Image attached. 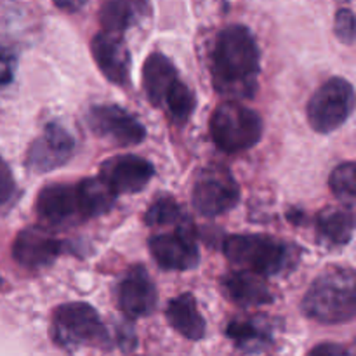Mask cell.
Returning <instances> with one entry per match:
<instances>
[{
	"label": "cell",
	"mask_w": 356,
	"mask_h": 356,
	"mask_svg": "<svg viewBox=\"0 0 356 356\" xmlns=\"http://www.w3.org/2000/svg\"><path fill=\"white\" fill-rule=\"evenodd\" d=\"M261 51L252 31L243 24H232L219 31L212 51V82L226 97L250 99L257 92Z\"/></svg>",
	"instance_id": "1"
},
{
	"label": "cell",
	"mask_w": 356,
	"mask_h": 356,
	"mask_svg": "<svg viewBox=\"0 0 356 356\" xmlns=\"http://www.w3.org/2000/svg\"><path fill=\"white\" fill-rule=\"evenodd\" d=\"M355 284L353 268H327L306 291L301 302L302 313L327 325L351 322L356 315Z\"/></svg>",
	"instance_id": "2"
},
{
	"label": "cell",
	"mask_w": 356,
	"mask_h": 356,
	"mask_svg": "<svg viewBox=\"0 0 356 356\" xmlns=\"http://www.w3.org/2000/svg\"><path fill=\"white\" fill-rule=\"evenodd\" d=\"M226 259L259 277L287 273L299 259V249L270 235H232L222 245Z\"/></svg>",
	"instance_id": "3"
},
{
	"label": "cell",
	"mask_w": 356,
	"mask_h": 356,
	"mask_svg": "<svg viewBox=\"0 0 356 356\" xmlns=\"http://www.w3.org/2000/svg\"><path fill=\"white\" fill-rule=\"evenodd\" d=\"M209 131L221 152L240 153L254 148L261 141L263 118L252 108L229 99L212 111Z\"/></svg>",
	"instance_id": "4"
},
{
	"label": "cell",
	"mask_w": 356,
	"mask_h": 356,
	"mask_svg": "<svg viewBox=\"0 0 356 356\" xmlns=\"http://www.w3.org/2000/svg\"><path fill=\"white\" fill-rule=\"evenodd\" d=\"M51 337L63 348L110 346V334L99 313L87 302L61 305L52 313Z\"/></svg>",
	"instance_id": "5"
},
{
	"label": "cell",
	"mask_w": 356,
	"mask_h": 356,
	"mask_svg": "<svg viewBox=\"0 0 356 356\" xmlns=\"http://www.w3.org/2000/svg\"><path fill=\"white\" fill-rule=\"evenodd\" d=\"M355 108V89L346 79L334 76L309 97L306 115L313 131L330 134L346 124Z\"/></svg>",
	"instance_id": "6"
},
{
	"label": "cell",
	"mask_w": 356,
	"mask_h": 356,
	"mask_svg": "<svg viewBox=\"0 0 356 356\" xmlns=\"http://www.w3.org/2000/svg\"><path fill=\"white\" fill-rule=\"evenodd\" d=\"M240 200V188L232 170L209 165L198 174L193 186V207L205 218H218L232 211Z\"/></svg>",
	"instance_id": "7"
},
{
	"label": "cell",
	"mask_w": 356,
	"mask_h": 356,
	"mask_svg": "<svg viewBox=\"0 0 356 356\" xmlns=\"http://www.w3.org/2000/svg\"><path fill=\"white\" fill-rule=\"evenodd\" d=\"M149 252L162 270L188 271L200 263L193 225L176 228L174 233L155 235L148 242Z\"/></svg>",
	"instance_id": "8"
},
{
	"label": "cell",
	"mask_w": 356,
	"mask_h": 356,
	"mask_svg": "<svg viewBox=\"0 0 356 356\" xmlns=\"http://www.w3.org/2000/svg\"><path fill=\"white\" fill-rule=\"evenodd\" d=\"M75 153V139L58 122H51L30 145L26 167L35 174H45L65 165Z\"/></svg>",
	"instance_id": "9"
},
{
	"label": "cell",
	"mask_w": 356,
	"mask_h": 356,
	"mask_svg": "<svg viewBox=\"0 0 356 356\" xmlns=\"http://www.w3.org/2000/svg\"><path fill=\"white\" fill-rule=\"evenodd\" d=\"M87 122L94 134L120 146L139 145L146 138L145 125L118 104H96L87 113Z\"/></svg>",
	"instance_id": "10"
},
{
	"label": "cell",
	"mask_w": 356,
	"mask_h": 356,
	"mask_svg": "<svg viewBox=\"0 0 356 356\" xmlns=\"http://www.w3.org/2000/svg\"><path fill=\"white\" fill-rule=\"evenodd\" d=\"M35 212L47 228H63L86 221L75 184H49L35 200Z\"/></svg>",
	"instance_id": "11"
},
{
	"label": "cell",
	"mask_w": 356,
	"mask_h": 356,
	"mask_svg": "<svg viewBox=\"0 0 356 356\" xmlns=\"http://www.w3.org/2000/svg\"><path fill=\"white\" fill-rule=\"evenodd\" d=\"M155 176L152 162L138 155H115L101 163L99 177L115 195L139 193Z\"/></svg>",
	"instance_id": "12"
},
{
	"label": "cell",
	"mask_w": 356,
	"mask_h": 356,
	"mask_svg": "<svg viewBox=\"0 0 356 356\" xmlns=\"http://www.w3.org/2000/svg\"><path fill=\"white\" fill-rule=\"evenodd\" d=\"M156 287L145 266L136 264L124 275L117 285V302L129 320L143 318L155 312Z\"/></svg>",
	"instance_id": "13"
},
{
	"label": "cell",
	"mask_w": 356,
	"mask_h": 356,
	"mask_svg": "<svg viewBox=\"0 0 356 356\" xmlns=\"http://www.w3.org/2000/svg\"><path fill=\"white\" fill-rule=\"evenodd\" d=\"M63 252L65 243L40 226L21 229L13 243V257L19 266L28 270L51 266Z\"/></svg>",
	"instance_id": "14"
},
{
	"label": "cell",
	"mask_w": 356,
	"mask_h": 356,
	"mask_svg": "<svg viewBox=\"0 0 356 356\" xmlns=\"http://www.w3.org/2000/svg\"><path fill=\"white\" fill-rule=\"evenodd\" d=\"M90 52L97 68L115 86H127L131 80V52L122 35L99 31L90 40Z\"/></svg>",
	"instance_id": "15"
},
{
	"label": "cell",
	"mask_w": 356,
	"mask_h": 356,
	"mask_svg": "<svg viewBox=\"0 0 356 356\" xmlns=\"http://www.w3.org/2000/svg\"><path fill=\"white\" fill-rule=\"evenodd\" d=\"M174 63L162 52L148 56L143 66V87L149 103L155 108H163L170 103L183 86Z\"/></svg>",
	"instance_id": "16"
},
{
	"label": "cell",
	"mask_w": 356,
	"mask_h": 356,
	"mask_svg": "<svg viewBox=\"0 0 356 356\" xmlns=\"http://www.w3.org/2000/svg\"><path fill=\"white\" fill-rule=\"evenodd\" d=\"M221 285L225 289L226 296L235 305L243 306V308L270 305L275 299L266 280L259 275H254L245 270L232 271V273L225 275Z\"/></svg>",
	"instance_id": "17"
},
{
	"label": "cell",
	"mask_w": 356,
	"mask_h": 356,
	"mask_svg": "<svg viewBox=\"0 0 356 356\" xmlns=\"http://www.w3.org/2000/svg\"><path fill=\"white\" fill-rule=\"evenodd\" d=\"M226 336L238 350L259 353L273 343V327L266 316H247L232 320L226 327Z\"/></svg>",
	"instance_id": "18"
},
{
	"label": "cell",
	"mask_w": 356,
	"mask_h": 356,
	"mask_svg": "<svg viewBox=\"0 0 356 356\" xmlns=\"http://www.w3.org/2000/svg\"><path fill=\"white\" fill-rule=\"evenodd\" d=\"M170 327L190 341H200L205 337V320L198 309L195 296L191 292L170 299L165 312Z\"/></svg>",
	"instance_id": "19"
},
{
	"label": "cell",
	"mask_w": 356,
	"mask_h": 356,
	"mask_svg": "<svg viewBox=\"0 0 356 356\" xmlns=\"http://www.w3.org/2000/svg\"><path fill=\"white\" fill-rule=\"evenodd\" d=\"M316 232L329 245H348L353 240L355 214L351 207H327L316 216Z\"/></svg>",
	"instance_id": "20"
},
{
	"label": "cell",
	"mask_w": 356,
	"mask_h": 356,
	"mask_svg": "<svg viewBox=\"0 0 356 356\" xmlns=\"http://www.w3.org/2000/svg\"><path fill=\"white\" fill-rule=\"evenodd\" d=\"M148 3L131 2V0H110L101 6L99 21L103 31L122 35L125 30L134 26L143 16H146Z\"/></svg>",
	"instance_id": "21"
},
{
	"label": "cell",
	"mask_w": 356,
	"mask_h": 356,
	"mask_svg": "<svg viewBox=\"0 0 356 356\" xmlns=\"http://www.w3.org/2000/svg\"><path fill=\"white\" fill-rule=\"evenodd\" d=\"M75 186L83 219L99 218V216L106 214L113 209L115 202H117V195L106 186V183L99 176L87 177Z\"/></svg>",
	"instance_id": "22"
},
{
	"label": "cell",
	"mask_w": 356,
	"mask_h": 356,
	"mask_svg": "<svg viewBox=\"0 0 356 356\" xmlns=\"http://www.w3.org/2000/svg\"><path fill=\"white\" fill-rule=\"evenodd\" d=\"M146 225L149 226H167L176 225L177 228L191 225V219L183 212L181 205L172 197H160L149 205L145 216Z\"/></svg>",
	"instance_id": "23"
},
{
	"label": "cell",
	"mask_w": 356,
	"mask_h": 356,
	"mask_svg": "<svg viewBox=\"0 0 356 356\" xmlns=\"http://www.w3.org/2000/svg\"><path fill=\"white\" fill-rule=\"evenodd\" d=\"M329 186L332 193L339 198L346 207L353 209L356 198V181H355V163L344 162L332 170L329 177Z\"/></svg>",
	"instance_id": "24"
},
{
	"label": "cell",
	"mask_w": 356,
	"mask_h": 356,
	"mask_svg": "<svg viewBox=\"0 0 356 356\" xmlns=\"http://www.w3.org/2000/svg\"><path fill=\"white\" fill-rule=\"evenodd\" d=\"M356 24H355V14L351 9H339L336 13V21H334V31L336 37L339 38L343 44L353 45L355 33H356Z\"/></svg>",
	"instance_id": "25"
},
{
	"label": "cell",
	"mask_w": 356,
	"mask_h": 356,
	"mask_svg": "<svg viewBox=\"0 0 356 356\" xmlns=\"http://www.w3.org/2000/svg\"><path fill=\"white\" fill-rule=\"evenodd\" d=\"M14 193H16V181H14L13 170L0 156V207L9 204Z\"/></svg>",
	"instance_id": "26"
},
{
	"label": "cell",
	"mask_w": 356,
	"mask_h": 356,
	"mask_svg": "<svg viewBox=\"0 0 356 356\" xmlns=\"http://www.w3.org/2000/svg\"><path fill=\"white\" fill-rule=\"evenodd\" d=\"M308 356H353L350 350L343 344L336 343H322L316 344L312 351H309Z\"/></svg>",
	"instance_id": "27"
},
{
	"label": "cell",
	"mask_w": 356,
	"mask_h": 356,
	"mask_svg": "<svg viewBox=\"0 0 356 356\" xmlns=\"http://www.w3.org/2000/svg\"><path fill=\"white\" fill-rule=\"evenodd\" d=\"M14 76V61L10 56L0 52V86H7Z\"/></svg>",
	"instance_id": "28"
},
{
	"label": "cell",
	"mask_w": 356,
	"mask_h": 356,
	"mask_svg": "<svg viewBox=\"0 0 356 356\" xmlns=\"http://www.w3.org/2000/svg\"><path fill=\"white\" fill-rule=\"evenodd\" d=\"M56 7H59V9H65V10H76L82 7V3H70V2H65V3H59L56 2Z\"/></svg>",
	"instance_id": "29"
},
{
	"label": "cell",
	"mask_w": 356,
	"mask_h": 356,
	"mask_svg": "<svg viewBox=\"0 0 356 356\" xmlns=\"http://www.w3.org/2000/svg\"><path fill=\"white\" fill-rule=\"evenodd\" d=\"M0 284H2V282H0Z\"/></svg>",
	"instance_id": "30"
}]
</instances>
